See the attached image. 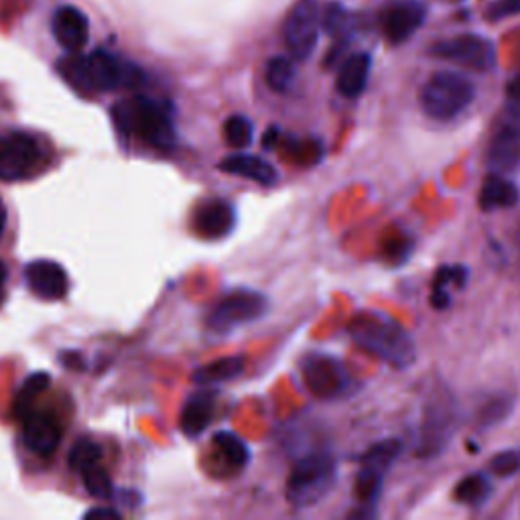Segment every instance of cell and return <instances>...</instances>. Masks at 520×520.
Wrapping results in <instances>:
<instances>
[{
    "label": "cell",
    "instance_id": "6da1fadb",
    "mask_svg": "<svg viewBox=\"0 0 520 520\" xmlns=\"http://www.w3.org/2000/svg\"><path fill=\"white\" fill-rule=\"evenodd\" d=\"M348 332L362 350L393 368H409L417 358V348L409 332L384 313L356 315L348 325Z\"/></svg>",
    "mask_w": 520,
    "mask_h": 520
},
{
    "label": "cell",
    "instance_id": "7a4b0ae2",
    "mask_svg": "<svg viewBox=\"0 0 520 520\" xmlns=\"http://www.w3.org/2000/svg\"><path fill=\"white\" fill-rule=\"evenodd\" d=\"M61 72L82 92H110L120 86L137 84L141 72L110 53L96 49L90 55H76L61 63Z\"/></svg>",
    "mask_w": 520,
    "mask_h": 520
},
{
    "label": "cell",
    "instance_id": "3957f363",
    "mask_svg": "<svg viewBox=\"0 0 520 520\" xmlns=\"http://www.w3.org/2000/svg\"><path fill=\"white\" fill-rule=\"evenodd\" d=\"M114 120L126 135H135L151 147L167 149L175 141V126L171 108L165 102L151 98H135L114 106Z\"/></svg>",
    "mask_w": 520,
    "mask_h": 520
},
{
    "label": "cell",
    "instance_id": "277c9868",
    "mask_svg": "<svg viewBox=\"0 0 520 520\" xmlns=\"http://www.w3.org/2000/svg\"><path fill=\"white\" fill-rule=\"evenodd\" d=\"M334 455L317 451L299 460L287 480V500L297 508H309L328 496L336 484Z\"/></svg>",
    "mask_w": 520,
    "mask_h": 520
},
{
    "label": "cell",
    "instance_id": "5b68a950",
    "mask_svg": "<svg viewBox=\"0 0 520 520\" xmlns=\"http://www.w3.org/2000/svg\"><path fill=\"white\" fill-rule=\"evenodd\" d=\"M476 98L474 84L455 72H437L421 88L419 102L433 120H451L462 114Z\"/></svg>",
    "mask_w": 520,
    "mask_h": 520
},
{
    "label": "cell",
    "instance_id": "8992f818",
    "mask_svg": "<svg viewBox=\"0 0 520 520\" xmlns=\"http://www.w3.org/2000/svg\"><path fill=\"white\" fill-rule=\"evenodd\" d=\"M401 451L403 443L399 439H384L362 455L360 472L356 478V498L360 506L376 504L382 492L384 474L399 460Z\"/></svg>",
    "mask_w": 520,
    "mask_h": 520
},
{
    "label": "cell",
    "instance_id": "52a82bcc",
    "mask_svg": "<svg viewBox=\"0 0 520 520\" xmlns=\"http://www.w3.org/2000/svg\"><path fill=\"white\" fill-rule=\"evenodd\" d=\"M429 55L435 59L464 65V68L476 72H488L496 63L494 43L488 37L476 33H464L435 41L429 45Z\"/></svg>",
    "mask_w": 520,
    "mask_h": 520
},
{
    "label": "cell",
    "instance_id": "ba28073f",
    "mask_svg": "<svg viewBox=\"0 0 520 520\" xmlns=\"http://www.w3.org/2000/svg\"><path fill=\"white\" fill-rule=\"evenodd\" d=\"M41 145L35 137L15 130L0 135V179L21 181L35 175L41 167Z\"/></svg>",
    "mask_w": 520,
    "mask_h": 520
},
{
    "label": "cell",
    "instance_id": "9c48e42d",
    "mask_svg": "<svg viewBox=\"0 0 520 520\" xmlns=\"http://www.w3.org/2000/svg\"><path fill=\"white\" fill-rule=\"evenodd\" d=\"M455 423H458V419H455V403L451 395L443 393V390L435 393L433 401L427 405V413L421 425V458H433V455L443 451L455 427H458Z\"/></svg>",
    "mask_w": 520,
    "mask_h": 520
},
{
    "label": "cell",
    "instance_id": "30bf717a",
    "mask_svg": "<svg viewBox=\"0 0 520 520\" xmlns=\"http://www.w3.org/2000/svg\"><path fill=\"white\" fill-rule=\"evenodd\" d=\"M303 378L319 399H340L352 388V376L342 362L330 356H311L303 362Z\"/></svg>",
    "mask_w": 520,
    "mask_h": 520
},
{
    "label": "cell",
    "instance_id": "8fae6325",
    "mask_svg": "<svg viewBox=\"0 0 520 520\" xmlns=\"http://www.w3.org/2000/svg\"><path fill=\"white\" fill-rule=\"evenodd\" d=\"M319 39V7L315 0H299L285 21V41L297 61L315 51Z\"/></svg>",
    "mask_w": 520,
    "mask_h": 520
},
{
    "label": "cell",
    "instance_id": "7c38bea8",
    "mask_svg": "<svg viewBox=\"0 0 520 520\" xmlns=\"http://www.w3.org/2000/svg\"><path fill=\"white\" fill-rule=\"evenodd\" d=\"M267 305V299L258 293H232L212 309L208 325L216 332H228L236 328V325L258 319L267 311Z\"/></svg>",
    "mask_w": 520,
    "mask_h": 520
},
{
    "label": "cell",
    "instance_id": "4fadbf2b",
    "mask_svg": "<svg viewBox=\"0 0 520 520\" xmlns=\"http://www.w3.org/2000/svg\"><path fill=\"white\" fill-rule=\"evenodd\" d=\"M425 17L427 11L421 3H415V0H401V3L390 5L382 13V33L388 39V43L401 45L419 31Z\"/></svg>",
    "mask_w": 520,
    "mask_h": 520
},
{
    "label": "cell",
    "instance_id": "5bb4252c",
    "mask_svg": "<svg viewBox=\"0 0 520 520\" xmlns=\"http://www.w3.org/2000/svg\"><path fill=\"white\" fill-rule=\"evenodd\" d=\"M25 281L29 285V289L45 299V301H55L65 297L70 289V279L65 269L55 263V260H33L25 267Z\"/></svg>",
    "mask_w": 520,
    "mask_h": 520
},
{
    "label": "cell",
    "instance_id": "9a60e30c",
    "mask_svg": "<svg viewBox=\"0 0 520 520\" xmlns=\"http://www.w3.org/2000/svg\"><path fill=\"white\" fill-rule=\"evenodd\" d=\"M488 167L504 177L520 169V126L506 124L496 130L488 149Z\"/></svg>",
    "mask_w": 520,
    "mask_h": 520
},
{
    "label": "cell",
    "instance_id": "2e32d148",
    "mask_svg": "<svg viewBox=\"0 0 520 520\" xmlns=\"http://www.w3.org/2000/svg\"><path fill=\"white\" fill-rule=\"evenodd\" d=\"M23 443L29 451L47 458L61 443L59 421L49 413L31 411L23 419Z\"/></svg>",
    "mask_w": 520,
    "mask_h": 520
},
{
    "label": "cell",
    "instance_id": "e0dca14e",
    "mask_svg": "<svg viewBox=\"0 0 520 520\" xmlns=\"http://www.w3.org/2000/svg\"><path fill=\"white\" fill-rule=\"evenodd\" d=\"M51 31L55 41L68 51H78L86 45L90 23L86 15L76 7H61L51 19Z\"/></svg>",
    "mask_w": 520,
    "mask_h": 520
},
{
    "label": "cell",
    "instance_id": "ac0fdd59",
    "mask_svg": "<svg viewBox=\"0 0 520 520\" xmlns=\"http://www.w3.org/2000/svg\"><path fill=\"white\" fill-rule=\"evenodd\" d=\"M236 224V212L226 200L206 202L195 214V228L208 240L224 238L232 232Z\"/></svg>",
    "mask_w": 520,
    "mask_h": 520
},
{
    "label": "cell",
    "instance_id": "d6986e66",
    "mask_svg": "<svg viewBox=\"0 0 520 520\" xmlns=\"http://www.w3.org/2000/svg\"><path fill=\"white\" fill-rule=\"evenodd\" d=\"M214 403H216L214 390H198V393L187 399L181 413V429L185 435L198 437L208 429L214 415Z\"/></svg>",
    "mask_w": 520,
    "mask_h": 520
},
{
    "label": "cell",
    "instance_id": "ffe728a7",
    "mask_svg": "<svg viewBox=\"0 0 520 520\" xmlns=\"http://www.w3.org/2000/svg\"><path fill=\"white\" fill-rule=\"evenodd\" d=\"M372 70V59L368 53L350 55L338 72L336 88L344 98H358L366 90Z\"/></svg>",
    "mask_w": 520,
    "mask_h": 520
},
{
    "label": "cell",
    "instance_id": "44dd1931",
    "mask_svg": "<svg viewBox=\"0 0 520 520\" xmlns=\"http://www.w3.org/2000/svg\"><path fill=\"white\" fill-rule=\"evenodd\" d=\"M220 171L230 173V175H238V177H246L252 179L260 185H275L277 183V169L260 157L254 155H232L226 157L220 163Z\"/></svg>",
    "mask_w": 520,
    "mask_h": 520
},
{
    "label": "cell",
    "instance_id": "7402d4cb",
    "mask_svg": "<svg viewBox=\"0 0 520 520\" xmlns=\"http://www.w3.org/2000/svg\"><path fill=\"white\" fill-rule=\"evenodd\" d=\"M520 202V189L504 175H490L480 191V208L492 212L498 208H514Z\"/></svg>",
    "mask_w": 520,
    "mask_h": 520
},
{
    "label": "cell",
    "instance_id": "603a6c76",
    "mask_svg": "<svg viewBox=\"0 0 520 520\" xmlns=\"http://www.w3.org/2000/svg\"><path fill=\"white\" fill-rule=\"evenodd\" d=\"M244 368V362L242 358L238 356H230V358H222V360H216L208 366H202L193 372V382L198 384H218V382H228L232 378H236Z\"/></svg>",
    "mask_w": 520,
    "mask_h": 520
},
{
    "label": "cell",
    "instance_id": "cb8c5ba5",
    "mask_svg": "<svg viewBox=\"0 0 520 520\" xmlns=\"http://www.w3.org/2000/svg\"><path fill=\"white\" fill-rule=\"evenodd\" d=\"M51 384V378L47 372H35L31 374L23 386L19 388V395L15 399V415L25 419L31 411H33V405L35 401L45 393V390L49 388Z\"/></svg>",
    "mask_w": 520,
    "mask_h": 520
},
{
    "label": "cell",
    "instance_id": "d4e9b609",
    "mask_svg": "<svg viewBox=\"0 0 520 520\" xmlns=\"http://www.w3.org/2000/svg\"><path fill=\"white\" fill-rule=\"evenodd\" d=\"M453 496L462 504L480 506L492 496V484L486 474H470L458 482V486L453 490Z\"/></svg>",
    "mask_w": 520,
    "mask_h": 520
},
{
    "label": "cell",
    "instance_id": "484cf974",
    "mask_svg": "<svg viewBox=\"0 0 520 520\" xmlns=\"http://www.w3.org/2000/svg\"><path fill=\"white\" fill-rule=\"evenodd\" d=\"M212 443L218 449V453H222V458L228 462V466H232L236 470H242L248 466L250 451L238 435H234L230 431H220L214 435Z\"/></svg>",
    "mask_w": 520,
    "mask_h": 520
},
{
    "label": "cell",
    "instance_id": "4316f807",
    "mask_svg": "<svg viewBox=\"0 0 520 520\" xmlns=\"http://www.w3.org/2000/svg\"><path fill=\"white\" fill-rule=\"evenodd\" d=\"M102 460V449L96 441L88 439V437H82L70 451V458H68V464L74 472L82 474L84 470L100 464Z\"/></svg>",
    "mask_w": 520,
    "mask_h": 520
},
{
    "label": "cell",
    "instance_id": "83f0119b",
    "mask_svg": "<svg viewBox=\"0 0 520 520\" xmlns=\"http://www.w3.org/2000/svg\"><path fill=\"white\" fill-rule=\"evenodd\" d=\"M224 139L234 149L248 147L252 143V139H254L252 122L246 116H242V114L230 116L226 120V124H224Z\"/></svg>",
    "mask_w": 520,
    "mask_h": 520
},
{
    "label": "cell",
    "instance_id": "f1b7e54d",
    "mask_svg": "<svg viewBox=\"0 0 520 520\" xmlns=\"http://www.w3.org/2000/svg\"><path fill=\"white\" fill-rule=\"evenodd\" d=\"M295 80V68L291 59L287 57H273L267 63V84L271 86V90L283 94L291 88Z\"/></svg>",
    "mask_w": 520,
    "mask_h": 520
},
{
    "label": "cell",
    "instance_id": "f546056e",
    "mask_svg": "<svg viewBox=\"0 0 520 520\" xmlns=\"http://www.w3.org/2000/svg\"><path fill=\"white\" fill-rule=\"evenodd\" d=\"M82 480H84V486L88 490L90 496H94L96 500H108L112 498L114 494V484H112V478L110 474L100 466H92L88 470L82 472Z\"/></svg>",
    "mask_w": 520,
    "mask_h": 520
},
{
    "label": "cell",
    "instance_id": "4dcf8cb0",
    "mask_svg": "<svg viewBox=\"0 0 520 520\" xmlns=\"http://www.w3.org/2000/svg\"><path fill=\"white\" fill-rule=\"evenodd\" d=\"M490 470H492V474H496L500 478L514 476L516 472H520V451L508 449V451L496 453L494 460L490 462Z\"/></svg>",
    "mask_w": 520,
    "mask_h": 520
},
{
    "label": "cell",
    "instance_id": "1f68e13d",
    "mask_svg": "<svg viewBox=\"0 0 520 520\" xmlns=\"http://www.w3.org/2000/svg\"><path fill=\"white\" fill-rule=\"evenodd\" d=\"M323 27L330 35H342L348 29V15L344 7L330 5L323 15Z\"/></svg>",
    "mask_w": 520,
    "mask_h": 520
},
{
    "label": "cell",
    "instance_id": "d6a6232c",
    "mask_svg": "<svg viewBox=\"0 0 520 520\" xmlns=\"http://www.w3.org/2000/svg\"><path fill=\"white\" fill-rule=\"evenodd\" d=\"M520 15V0H494L486 9V19L502 21Z\"/></svg>",
    "mask_w": 520,
    "mask_h": 520
},
{
    "label": "cell",
    "instance_id": "836d02e7",
    "mask_svg": "<svg viewBox=\"0 0 520 520\" xmlns=\"http://www.w3.org/2000/svg\"><path fill=\"white\" fill-rule=\"evenodd\" d=\"M466 281H468V271L464 267H445L437 273L435 287H445L447 283L455 287H464Z\"/></svg>",
    "mask_w": 520,
    "mask_h": 520
},
{
    "label": "cell",
    "instance_id": "e575fe53",
    "mask_svg": "<svg viewBox=\"0 0 520 520\" xmlns=\"http://www.w3.org/2000/svg\"><path fill=\"white\" fill-rule=\"evenodd\" d=\"M508 411H510V403H508L506 399L492 401V403H490V405H486V409L482 411V417H480V421H482L486 427H490V425H494V423H498V421L506 419Z\"/></svg>",
    "mask_w": 520,
    "mask_h": 520
},
{
    "label": "cell",
    "instance_id": "d590c367",
    "mask_svg": "<svg viewBox=\"0 0 520 520\" xmlns=\"http://www.w3.org/2000/svg\"><path fill=\"white\" fill-rule=\"evenodd\" d=\"M506 108L512 116L520 118V74L506 86Z\"/></svg>",
    "mask_w": 520,
    "mask_h": 520
},
{
    "label": "cell",
    "instance_id": "8d00e7d4",
    "mask_svg": "<svg viewBox=\"0 0 520 520\" xmlns=\"http://www.w3.org/2000/svg\"><path fill=\"white\" fill-rule=\"evenodd\" d=\"M86 518L94 520V518H120V512L114 508H94L90 512H86Z\"/></svg>",
    "mask_w": 520,
    "mask_h": 520
},
{
    "label": "cell",
    "instance_id": "74e56055",
    "mask_svg": "<svg viewBox=\"0 0 520 520\" xmlns=\"http://www.w3.org/2000/svg\"><path fill=\"white\" fill-rule=\"evenodd\" d=\"M7 277H9V273H7V267L0 263V305L5 303V285H7Z\"/></svg>",
    "mask_w": 520,
    "mask_h": 520
},
{
    "label": "cell",
    "instance_id": "f35d334b",
    "mask_svg": "<svg viewBox=\"0 0 520 520\" xmlns=\"http://www.w3.org/2000/svg\"><path fill=\"white\" fill-rule=\"evenodd\" d=\"M5 228H7V206L3 198H0V234L5 232Z\"/></svg>",
    "mask_w": 520,
    "mask_h": 520
},
{
    "label": "cell",
    "instance_id": "ab89813d",
    "mask_svg": "<svg viewBox=\"0 0 520 520\" xmlns=\"http://www.w3.org/2000/svg\"><path fill=\"white\" fill-rule=\"evenodd\" d=\"M518 244H520V232H518Z\"/></svg>",
    "mask_w": 520,
    "mask_h": 520
}]
</instances>
